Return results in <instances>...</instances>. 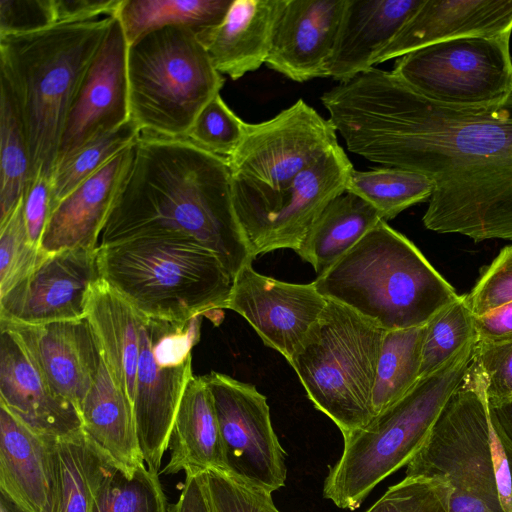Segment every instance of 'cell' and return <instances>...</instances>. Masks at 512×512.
Masks as SVG:
<instances>
[{"label": "cell", "instance_id": "cell-18", "mask_svg": "<svg viewBox=\"0 0 512 512\" xmlns=\"http://www.w3.org/2000/svg\"><path fill=\"white\" fill-rule=\"evenodd\" d=\"M53 389L79 411L97 375L101 354L86 318L29 325L0 320Z\"/></svg>", "mask_w": 512, "mask_h": 512}, {"label": "cell", "instance_id": "cell-29", "mask_svg": "<svg viewBox=\"0 0 512 512\" xmlns=\"http://www.w3.org/2000/svg\"><path fill=\"white\" fill-rule=\"evenodd\" d=\"M80 416L85 433L129 476L144 465L132 404L113 381L102 357Z\"/></svg>", "mask_w": 512, "mask_h": 512}, {"label": "cell", "instance_id": "cell-21", "mask_svg": "<svg viewBox=\"0 0 512 512\" xmlns=\"http://www.w3.org/2000/svg\"><path fill=\"white\" fill-rule=\"evenodd\" d=\"M512 33V0H423L375 65L439 42Z\"/></svg>", "mask_w": 512, "mask_h": 512}, {"label": "cell", "instance_id": "cell-39", "mask_svg": "<svg viewBox=\"0 0 512 512\" xmlns=\"http://www.w3.org/2000/svg\"><path fill=\"white\" fill-rule=\"evenodd\" d=\"M45 254L30 241L22 197L11 215L0 224V296L23 279Z\"/></svg>", "mask_w": 512, "mask_h": 512}, {"label": "cell", "instance_id": "cell-50", "mask_svg": "<svg viewBox=\"0 0 512 512\" xmlns=\"http://www.w3.org/2000/svg\"><path fill=\"white\" fill-rule=\"evenodd\" d=\"M0 512H23L10 498L0 492Z\"/></svg>", "mask_w": 512, "mask_h": 512}, {"label": "cell", "instance_id": "cell-10", "mask_svg": "<svg viewBox=\"0 0 512 512\" xmlns=\"http://www.w3.org/2000/svg\"><path fill=\"white\" fill-rule=\"evenodd\" d=\"M510 37L471 36L432 44L397 58L392 72L445 106H498L512 94Z\"/></svg>", "mask_w": 512, "mask_h": 512}, {"label": "cell", "instance_id": "cell-26", "mask_svg": "<svg viewBox=\"0 0 512 512\" xmlns=\"http://www.w3.org/2000/svg\"><path fill=\"white\" fill-rule=\"evenodd\" d=\"M166 475L216 470L226 474L218 419L203 376H192L179 403L169 437Z\"/></svg>", "mask_w": 512, "mask_h": 512}, {"label": "cell", "instance_id": "cell-35", "mask_svg": "<svg viewBox=\"0 0 512 512\" xmlns=\"http://www.w3.org/2000/svg\"><path fill=\"white\" fill-rule=\"evenodd\" d=\"M140 135V130L130 120L118 129L88 143L55 166L51 176L52 210L79 184L100 170L120 152L134 145Z\"/></svg>", "mask_w": 512, "mask_h": 512}, {"label": "cell", "instance_id": "cell-14", "mask_svg": "<svg viewBox=\"0 0 512 512\" xmlns=\"http://www.w3.org/2000/svg\"><path fill=\"white\" fill-rule=\"evenodd\" d=\"M337 146L332 122L298 99L269 120L248 123L242 142L226 161L231 178L275 189Z\"/></svg>", "mask_w": 512, "mask_h": 512}, {"label": "cell", "instance_id": "cell-34", "mask_svg": "<svg viewBox=\"0 0 512 512\" xmlns=\"http://www.w3.org/2000/svg\"><path fill=\"white\" fill-rule=\"evenodd\" d=\"M31 159L23 124L7 85L0 93V224L21 201L31 177Z\"/></svg>", "mask_w": 512, "mask_h": 512}, {"label": "cell", "instance_id": "cell-42", "mask_svg": "<svg viewBox=\"0 0 512 512\" xmlns=\"http://www.w3.org/2000/svg\"><path fill=\"white\" fill-rule=\"evenodd\" d=\"M465 296L474 316L484 315L512 302V245L501 249Z\"/></svg>", "mask_w": 512, "mask_h": 512}, {"label": "cell", "instance_id": "cell-13", "mask_svg": "<svg viewBox=\"0 0 512 512\" xmlns=\"http://www.w3.org/2000/svg\"><path fill=\"white\" fill-rule=\"evenodd\" d=\"M218 419L226 474L272 492L285 485V451L273 430L267 398L226 374L203 375Z\"/></svg>", "mask_w": 512, "mask_h": 512}, {"label": "cell", "instance_id": "cell-33", "mask_svg": "<svg viewBox=\"0 0 512 512\" xmlns=\"http://www.w3.org/2000/svg\"><path fill=\"white\" fill-rule=\"evenodd\" d=\"M433 181L421 173L384 167L352 171L346 191L369 202L384 221L395 218L408 207L429 200Z\"/></svg>", "mask_w": 512, "mask_h": 512}, {"label": "cell", "instance_id": "cell-8", "mask_svg": "<svg viewBox=\"0 0 512 512\" xmlns=\"http://www.w3.org/2000/svg\"><path fill=\"white\" fill-rule=\"evenodd\" d=\"M386 332L349 307L328 299L289 361L308 398L343 436L376 416L373 389Z\"/></svg>", "mask_w": 512, "mask_h": 512}, {"label": "cell", "instance_id": "cell-24", "mask_svg": "<svg viewBox=\"0 0 512 512\" xmlns=\"http://www.w3.org/2000/svg\"><path fill=\"white\" fill-rule=\"evenodd\" d=\"M282 0H232L223 20L197 33L214 68L238 80L267 60Z\"/></svg>", "mask_w": 512, "mask_h": 512}, {"label": "cell", "instance_id": "cell-11", "mask_svg": "<svg viewBox=\"0 0 512 512\" xmlns=\"http://www.w3.org/2000/svg\"><path fill=\"white\" fill-rule=\"evenodd\" d=\"M352 171L339 145L280 188L231 178L234 208L254 257L283 248L296 251L324 208L346 192Z\"/></svg>", "mask_w": 512, "mask_h": 512}, {"label": "cell", "instance_id": "cell-30", "mask_svg": "<svg viewBox=\"0 0 512 512\" xmlns=\"http://www.w3.org/2000/svg\"><path fill=\"white\" fill-rule=\"evenodd\" d=\"M380 220L379 212L369 202L346 191L324 208L295 252L312 265L318 277Z\"/></svg>", "mask_w": 512, "mask_h": 512}, {"label": "cell", "instance_id": "cell-15", "mask_svg": "<svg viewBox=\"0 0 512 512\" xmlns=\"http://www.w3.org/2000/svg\"><path fill=\"white\" fill-rule=\"evenodd\" d=\"M97 250L46 253L0 296V320L37 325L86 318L91 290L101 279Z\"/></svg>", "mask_w": 512, "mask_h": 512}, {"label": "cell", "instance_id": "cell-49", "mask_svg": "<svg viewBox=\"0 0 512 512\" xmlns=\"http://www.w3.org/2000/svg\"><path fill=\"white\" fill-rule=\"evenodd\" d=\"M490 408L505 433L512 440V402L496 407L490 406Z\"/></svg>", "mask_w": 512, "mask_h": 512}, {"label": "cell", "instance_id": "cell-2", "mask_svg": "<svg viewBox=\"0 0 512 512\" xmlns=\"http://www.w3.org/2000/svg\"><path fill=\"white\" fill-rule=\"evenodd\" d=\"M158 236L213 252L233 279L255 259L234 208L226 159L186 138L141 134L100 245Z\"/></svg>", "mask_w": 512, "mask_h": 512}, {"label": "cell", "instance_id": "cell-1", "mask_svg": "<svg viewBox=\"0 0 512 512\" xmlns=\"http://www.w3.org/2000/svg\"><path fill=\"white\" fill-rule=\"evenodd\" d=\"M321 101L350 152L433 181L427 229L512 241V94L498 106L450 107L373 67Z\"/></svg>", "mask_w": 512, "mask_h": 512}, {"label": "cell", "instance_id": "cell-36", "mask_svg": "<svg viewBox=\"0 0 512 512\" xmlns=\"http://www.w3.org/2000/svg\"><path fill=\"white\" fill-rule=\"evenodd\" d=\"M159 472L140 466L133 476L121 468L98 488L90 512H169Z\"/></svg>", "mask_w": 512, "mask_h": 512}, {"label": "cell", "instance_id": "cell-46", "mask_svg": "<svg viewBox=\"0 0 512 512\" xmlns=\"http://www.w3.org/2000/svg\"><path fill=\"white\" fill-rule=\"evenodd\" d=\"M122 0H52L55 25L81 23L114 16Z\"/></svg>", "mask_w": 512, "mask_h": 512}, {"label": "cell", "instance_id": "cell-41", "mask_svg": "<svg viewBox=\"0 0 512 512\" xmlns=\"http://www.w3.org/2000/svg\"><path fill=\"white\" fill-rule=\"evenodd\" d=\"M211 512H280L271 493L216 470L202 472Z\"/></svg>", "mask_w": 512, "mask_h": 512}, {"label": "cell", "instance_id": "cell-7", "mask_svg": "<svg viewBox=\"0 0 512 512\" xmlns=\"http://www.w3.org/2000/svg\"><path fill=\"white\" fill-rule=\"evenodd\" d=\"M476 341L436 372L420 378L367 425L343 436V453L326 477L324 498L339 508L355 510L379 482L408 464L463 381Z\"/></svg>", "mask_w": 512, "mask_h": 512}, {"label": "cell", "instance_id": "cell-20", "mask_svg": "<svg viewBox=\"0 0 512 512\" xmlns=\"http://www.w3.org/2000/svg\"><path fill=\"white\" fill-rule=\"evenodd\" d=\"M0 327V405L43 438L82 429L78 409L53 391L13 334Z\"/></svg>", "mask_w": 512, "mask_h": 512}, {"label": "cell", "instance_id": "cell-51", "mask_svg": "<svg viewBox=\"0 0 512 512\" xmlns=\"http://www.w3.org/2000/svg\"><path fill=\"white\" fill-rule=\"evenodd\" d=\"M510 403V402H509Z\"/></svg>", "mask_w": 512, "mask_h": 512}, {"label": "cell", "instance_id": "cell-4", "mask_svg": "<svg viewBox=\"0 0 512 512\" xmlns=\"http://www.w3.org/2000/svg\"><path fill=\"white\" fill-rule=\"evenodd\" d=\"M386 331L426 325L459 295L403 234L380 220L313 281Z\"/></svg>", "mask_w": 512, "mask_h": 512}, {"label": "cell", "instance_id": "cell-25", "mask_svg": "<svg viewBox=\"0 0 512 512\" xmlns=\"http://www.w3.org/2000/svg\"><path fill=\"white\" fill-rule=\"evenodd\" d=\"M45 439L49 490L43 512H90L100 485L121 467L83 429Z\"/></svg>", "mask_w": 512, "mask_h": 512}, {"label": "cell", "instance_id": "cell-9", "mask_svg": "<svg viewBox=\"0 0 512 512\" xmlns=\"http://www.w3.org/2000/svg\"><path fill=\"white\" fill-rule=\"evenodd\" d=\"M130 119L142 135L184 138L224 85L197 33L186 26L150 31L128 45Z\"/></svg>", "mask_w": 512, "mask_h": 512}, {"label": "cell", "instance_id": "cell-19", "mask_svg": "<svg viewBox=\"0 0 512 512\" xmlns=\"http://www.w3.org/2000/svg\"><path fill=\"white\" fill-rule=\"evenodd\" d=\"M346 0H282L265 64L295 82L325 77Z\"/></svg>", "mask_w": 512, "mask_h": 512}, {"label": "cell", "instance_id": "cell-5", "mask_svg": "<svg viewBox=\"0 0 512 512\" xmlns=\"http://www.w3.org/2000/svg\"><path fill=\"white\" fill-rule=\"evenodd\" d=\"M97 252L101 278L141 317L186 321L227 309L232 276L190 240L140 237L99 245Z\"/></svg>", "mask_w": 512, "mask_h": 512}, {"label": "cell", "instance_id": "cell-22", "mask_svg": "<svg viewBox=\"0 0 512 512\" xmlns=\"http://www.w3.org/2000/svg\"><path fill=\"white\" fill-rule=\"evenodd\" d=\"M134 145L112 158L55 205L40 242L44 252L98 248V238L130 166Z\"/></svg>", "mask_w": 512, "mask_h": 512}, {"label": "cell", "instance_id": "cell-37", "mask_svg": "<svg viewBox=\"0 0 512 512\" xmlns=\"http://www.w3.org/2000/svg\"><path fill=\"white\" fill-rule=\"evenodd\" d=\"M475 339L474 315L466 296L459 295L425 325L420 378L442 368Z\"/></svg>", "mask_w": 512, "mask_h": 512}, {"label": "cell", "instance_id": "cell-16", "mask_svg": "<svg viewBox=\"0 0 512 512\" xmlns=\"http://www.w3.org/2000/svg\"><path fill=\"white\" fill-rule=\"evenodd\" d=\"M127 52L128 42L123 27L113 16L67 114L55 166L88 143L131 120Z\"/></svg>", "mask_w": 512, "mask_h": 512}, {"label": "cell", "instance_id": "cell-48", "mask_svg": "<svg viewBox=\"0 0 512 512\" xmlns=\"http://www.w3.org/2000/svg\"><path fill=\"white\" fill-rule=\"evenodd\" d=\"M178 501L169 512H211L202 472L187 471Z\"/></svg>", "mask_w": 512, "mask_h": 512}, {"label": "cell", "instance_id": "cell-27", "mask_svg": "<svg viewBox=\"0 0 512 512\" xmlns=\"http://www.w3.org/2000/svg\"><path fill=\"white\" fill-rule=\"evenodd\" d=\"M86 319L113 381L133 407L141 316L101 278L91 290Z\"/></svg>", "mask_w": 512, "mask_h": 512}, {"label": "cell", "instance_id": "cell-43", "mask_svg": "<svg viewBox=\"0 0 512 512\" xmlns=\"http://www.w3.org/2000/svg\"><path fill=\"white\" fill-rule=\"evenodd\" d=\"M474 361L484 373L490 406L512 402V341H476Z\"/></svg>", "mask_w": 512, "mask_h": 512}, {"label": "cell", "instance_id": "cell-3", "mask_svg": "<svg viewBox=\"0 0 512 512\" xmlns=\"http://www.w3.org/2000/svg\"><path fill=\"white\" fill-rule=\"evenodd\" d=\"M112 20L108 16L0 37L1 81L23 124L31 176L37 171L52 176L67 114Z\"/></svg>", "mask_w": 512, "mask_h": 512}, {"label": "cell", "instance_id": "cell-17", "mask_svg": "<svg viewBox=\"0 0 512 512\" xmlns=\"http://www.w3.org/2000/svg\"><path fill=\"white\" fill-rule=\"evenodd\" d=\"M327 301L313 282L280 281L256 272L249 264L233 279L227 309L244 317L263 343L289 362Z\"/></svg>", "mask_w": 512, "mask_h": 512}, {"label": "cell", "instance_id": "cell-31", "mask_svg": "<svg viewBox=\"0 0 512 512\" xmlns=\"http://www.w3.org/2000/svg\"><path fill=\"white\" fill-rule=\"evenodd\" d=\"M232 0H122L116 14L128 45L167 26H186L196 33L218 25Z\"/></svg>", "mask_w": 512, "mask_h": 512}, {"label": "cell", "instance_id": "cell-44", "mask_svg": "<svg viewBox=\"0 0 512 512\" xmlns=\"http://www.w3.org/2000/svg\"><path fill=\"white\" fill-rule=\"evenodd\" d=\"M52 26V0H0V37L30 34Z\"/></svg>", "mask_w": 512, "mask_h": 512}, {"label": "cell", "instance_id": "cell-32", "mask_svg": "<svg viewBox=\"0 0 512 512\" xmlns=\"http://www.w3.org/2000/svg\"><path fill=\"white\" fill-rule=\"evenodd\" d=\"M425 325L387 331L373 389L375 415L403 397L420 379Z\"/></svg>", "mask_w": 512, "mask_h": 512}, {"label": "cell", "instance_id": "cell-40", "mask_svg": "<svg viewBox=\"0 0 512 512\" xmlns=\"http://www.w3.org/2000/svg\"><path fill=\"white\" fill-rule=\"evenodd\" d=\"M452 489L438 478L405 477L366 512H450Z\"/></svg>", "mask_w": 512, "mask_h": 512}, {"label": "cell", "instance_id": "cell-23", "mask_svg": "<svg viewBox=\"0 0 512 512\" xmlns=\"http://www.w3.org/2000/svg\"><path fill=\"white\" fill-rule=\"evenodd\" d=\"M423 0H346L325 77L345 83L373 68Z\"/></svg>", "mask_w": 512, "mask_h": 512}, {"label": "cell", "instance_id": "cell-47", "mask_svg": "<svg viewBox=\"0 0 512 512\" xmlns=\"http://www.w3.org/2000/svg\"><path fill=\"white\" fill-rule=\"evenodd\" d=\"M474 325L479 342L512 341V302L497 307L484 315L474 316Z\"/></svg>", "mask_w": 512, "mask_h": 512}, {"label": "cell", "instance_id": "cell-6", "mask_svg": "<svg viewBox=\"0 0 512 512\" xmlns=\"http://www.w3.org/2000/svg\"><path fill=\"white\" fill-rule=\"evenodd\" d=\"M486 387L473 359L406 477L438 478L451 487L450 499L476 498L494 512H512V440L491 411Z\"/></svg>", "mask_w": 512, "mask_h": 512}, {"label": "cell", "instance_id": "cell-12", "mask_svg": "<svg viewBox=\"0 0 512 512\" xmlns=\"http://www.w3.org/2000/svg\"><path fill=\"white\" fill-rule=\"evenodd\" d=\"M201 319L141 317L133 413L144 462L155 472L168 448L185 387L193 376L191 351L200 337Z\"/></svg>", "mask_w": 512, "mask_h": 512}, {"label": "cell", "instance_id": "cell-45", "mask_svg": "<svg viewBox=\"0 0 512 512\" xmlns=\"http://www.w3.org/2000/svg\"><path fill=\"white\" fill-rule=\"evenodd\" d=\"M24 215L30 241L38 248L52 212L51 176L37 171L31 177L23 194Z\"/></svg>", "mask_w": 512, "mask_h": 512}, {"label": "cell", "instance_id": "cell-28", "mask_svg": "<svg viewBox=\"0 0 512 512\" xmlns=\"http://www.w3.org/2000/svg\"><path fill=\"white\" fill-rule=\"evenodd\" d=\"M48 490L46 439L0 405V492L23 512H43Z\"/></svg>", "mask_w": 512, "mask_h": 512}, {"label": "cell", "instance_id": "cell-38", "mask_svg": "<svg viewBox=\"0 0 512 512\" xmlns=\"http://www.w3.org/2000/svg\"><path fill=\"white\" fill-rule=\"evenodd\" d=\"M247 126L219 93L202 108L184 138L227 160L242 142Z\"/></svg>", "mask_w": 512, "mask_h": 512}]
</instances>
